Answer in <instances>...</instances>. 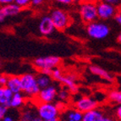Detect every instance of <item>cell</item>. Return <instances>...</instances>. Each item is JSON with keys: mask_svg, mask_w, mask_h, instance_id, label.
Segmentation results:
<instances>
[{"mask_svg": "<svg viewBox=\"0 0 121 121\" xmlns=\"http://www.w3.org/2000/svg\"><path fill=\"white\" fill-rule=\"evenodd\" d=\"M103 121H117L114 118L111 117V116H105Z\"/></svg>", "mask_w": 121, "mask_h": 121, "instance_id": "34", "label": "cell"}, {"mask_svg": "<svg viewBox=\"0 0 121 121\" xmlns=\"http://www.w3.org/2000/svg\"><path fill=\"white\" fill-rule=\"evenodd\" d=\"M16 113H17L16 112H14V113H10V112L9 111L8 113H7L1 120L2 121H18V120H20V115L18 116Z\"/></svg>", "mask_w": 121, "mask_h": 121, "instance_id": "23", "label": "cell"}, {"mask_svg": "<svg viewBox=\"0 0 121 121\" xmlns=\"http://www.w3.org/2000/svg\"><path fill=\"white\" fill-rule=\"evenodd\" d=\"M32 121H43V119H41L40 117H39L38 115H36V117L33 119V120Z\"/></svg>", "mask_w": 121, "mask_h": 121, "instance_id": "35", "label": "cell"}, {"mask_svg": "<svg viewBox=\"0 0 121 121\" xmlns=\"http://www.w3.org/2000/svg\"><path fill=\"white\" fill-rule=\"evenodd\" d=\"M97 104H98V103L95 98L90 97H80L75 102V109L79 110L82 113H85L86 112L97 108Z\"/></svg>", "mask_w": 121, "mask_h": 121, "instance_id": "8", "label": "cell"}, {"mask_svg": "<svg viewBox=\"0 0 121 121\" xmlns=\"http://www.w3.org/2000/svg\"><path fill=\"white\" fill-rule=\"evenodd\" d=\"M22 92L29 97H36L41 91L36 76L33 74H24L20 76Z\"/></svg>", "mask_w": 121, "mask_h": 121, "instance_id": "1", "label": "cell"}, {"mask_svg": "<svg viewBox=\"0 0 121 121\" xmlns=\"http://www.w3.org/2000/svg\"><path fill=\"white\" fill-rule=\"evenodd\" d=\"M86 2H91V3H95V4H97L99 2V0H85Z\"/></svg>", "mask_w": 121, "mask_h": 121, "instance_id": "37", "label": "cell"}, {"mask_svg": "<svg viewBox=\"0 0 121 121\" xmlns=\"http://www.w3.org/2000/svg\"><path fill=\"white\" fill-rule=\"evenodd\" d=\"M9 112V108L6 106H3V105H0V119H2L5 116V115L8 113Z\"/></svg>", "mask_w": 121, "mask_h": 121, "instance_id": "26", "label": "cell"}, {"mask_svg": "<svg viewBox=\"0 0 121 121\" xmlns=\"http://www.w3.org/2000/svg\"><path fill=\"white\" fill-rule=\"evenodd\" d=\"M115 117L118 121H121V105H119L115 110Z\"/></svg>", "mask_w": 121, "mask_h": 121, "instance_id": "29", "label": "cell"}, {"mask_svg": "<svg viewBox=\"0 0 121 121\" xmlns=\"http://www.w3.org/2000/svg\"><path fill=\"white\" fill-rule=\"evenodd\" d=\"M59 82L63 83L67 89L71 92H76L78 91V86L76 84V78L75 75H64L60 77L59 79Z\"/></svg>", "mask_w": 121, "mask_h": 121, "instance_id": "12", "label": "cell"}, {"mask_svg": "<svg viewBox=\"0 0 121 121\" xmlns=\"http://www.w3.org/2000/svg\"><path fill=\"white\" fill-rule=\"evenodd\" d=\"M8 81H9V76H7L5 75H1V77H0V86H1V87L6 86Z\"/></svg>", "mask_w": 121, "mask_h": 121, "instance_id": "27", "label": "cell"}, {"mask_svg": "<svg viewBox=\"0 0 121 121\" xmlns=\"http://www.w3.org/2000/svg\"><path fill=\"white\" fill-rule=\"evenodd\" d=\"M79 13L81 15V20L87 25L92 23L98 19L97 4L84 1L80 4Z\"/></svg>", "mask_w": 121, "mask_h": 121, "instance_id": "2", "label": "cell"}, {"mask_svg": "<svg viewBox=\"0 0 121 121\" xmlns=\"http://www.w3.org/2000/svg\"><path fill=\"white\" fill-rule=\"evenodd\" d=\"M62 75H63L62 71H61L59 68H55V69H52V75H51V77L54 79L55 81H59V79H60V77L62 76Z\"/></svg>", "mask_w": 121, "mask_h": 121, "instance_id": "25", "label": "cell"}, {"mask_svg": "<svg viewBox=\"0 0 121 121\" xmlns=\"http://www.w3.org/2000/svg\"><path fill=\"white\" fill-rule=\"evenodd\" d=\"M51 78L52 77L49 75H44V74H40L36 76V80H37V84H38L39 87L42 89H44L46 87H48L51 86Z\"/></svg>", "mask_w": 121, "mask_h": 121, "instance_id": "20", "label": "cell"}, {"mask_svg": "<svg viewBox=\"0 0 121 121\" xmlns=\"http://www.w3.org/2000/svg\"><path fill=\"white\" fill-rule=\"evenodd\" d=\"M114 20L119 26H121V11L120 12H118L117 14H116V15H115V17H114Z\"/></svg>", "mask_w": 121, "mask_h": 121, "instance_id": "32", "label": "cell"}, {"mask_svg": "<svg viewBox=\"0 0 121 121\" xmlns=\"http://www.w3.org/2000/svg\"><path fill=\"white\" fill-rule=\"evenodd\" d=\"M49 16L52 19L56 30H64L69 24V17L65 10L61 9H54L50 12Z\"/></svg>", "mask_w": 121, "mask_h": 121, "instance_id": "5", "label": "cell"}, {"mask_svg": "<svg viewBox=\"0 0 121 121\" xmlns=\"http://www.w3.org/2000/svg\"><path fill=\"white\" fill-rule=\"evenodd\" d=\"M37 115L43 120L58 118L59 114V106L53 103H41L36 107Z\"/></svg>", "mask_w": 121, "mask_h": 121, "instance_id": "4", "label": "cell"}, {"mask_svg": "<svg viewBox=\"0 0 121 121\" xmlns=\"http://www.w3.org/2000/svg\"><path fill=\"white\" fill-rule=\"evenodd\" d=\"M60 62L61 59L58 56H44L36 58L33 61V64L36 68H37L39 70H42L47 69H55L59 66Z\"/></svg>", "mask_w": 121, "mask_h": 121, "instance_id": "6", "label": "cell"}, {"mask_svg": "<svg viewBox=\"0 0 121 121\" xmlns=\"http://www.w3.org/2000/svg\"><path fill=\"white\" fill-rule=\"evenodd\" d=\"M25 103V97L21 92L19 93H14L11 102L9 104V108L16 109L20 108L24 105Z\"/></svg>", "mask_w": 121, "mask_h": 121, "instance_id": "17", "label": "cell"}, {"mask_svg": "<svg viewBox=\"0 0 121 121\" xmlns=\"http://www.w3.org/2000/svg\"><path fill=\"white\" fill-rule=\"evenodd\" d=\"M58 4H64V5H69L72 3V0H55Z\"/></svg>", "mask_w": 121, "mask_h": 121, "instance_id": "31", "label": "cell"}, {"mask_svg": "<svg viewBox=\"0 0 121 121\" xmlns=\"http://www.w3.org/2000/svg\"><path fill=\"white\" fill-rule=\"evenodd\" d=\"M43 121H59V118H53V119H47V120H43Z\"/></svg>", "mask_w": 121, "mask_h": 121, "instance_id": "38", "label": "cell"}, {"mask_svg": "<svg viewBox=\"0 0 121 121\" xmlns=\"http://www.w3.org/2000/svg\"><path fill=\"white\" fill-rule=\"evenodd\" d=\"M45 0H31V5L34 7H39L43 5Z\"/></svg>", "mask_w": 121, "mask_h": 121, "instance_id": "30", "label": "cell"}, {"mask_svg": "<svg viewBox=\"0 0 121 121\" xmlns=\"http://www.w3.org/2000/svg\"><path fill=\"white\" fill-rule=\"evenodd\" d=\"M86 33L91 38L102 40L110 33V28L107 24L100 21H94L86 26Z\"/></svg>", "mask_w": 121, "mask_h": 121, "instance_id": "3", "label": "cell"}, {"mask_svg": "<svg viewBox=\"0 0 121 121\" xmlns=\"http://www.w3.org/2000/svg\"><path fill=\"white\" fill-rule=\"evenodd\" d=\"M14 93L7 86L0 88V105L6 106L9 108V104Z\"/></svg>", "mask_w": 121, "mask_h": 121, "instance_id": "13", "label": "cell"}, {"mask_svg": "<svg viewBox=\"0 0 121 121\" xmlns=\"http://www.w3.org/2000/svg\"><path fill=\"white\" fill-rule=\"evenodd\" d=\"M36 115L31 108H25L20 113V121H32Z\"/></svg>", "mask_w": 121, "mask_h": 121, "instance_id": "19", "label": "cell"}, {"mask_svg": "<svg viewBox=\"0 0 121 121\" xmlns=\"http://www.w3.org/2000/svg\"><path fill=\"white\" fill-rule=\"evenodd\" d=\"M6 86L8 87V88H9L14 93L22 92L20 76H17V75L9 76V81H8Z\"/></svg>", "mask_w": 121, "mask_h": 121, "instance_id": "15", "label": "cell"}, {"mask_svg": "<svg viewBox=\"0 0 121 121\" xmlns=\"http://www.w3.org/2000/svg\"><path fill=\"white\" fill-rule=\"evenodd\" d=\"M69 97V91L68 89L62 88L58 91V98L59 100H60V102H65Z\"/></svg>", "mask_w": 121, "mask_h": 121, "instance_id": "22", "label": "cell"}, {"mask_svg": "<svg viewBox=\"0 0 121 121\" xmlns=\"http://www.w3.org/2000/svg\"><path fill=\"white\" fill-rule=\"evenodd\" d=\"M117 41H118V43H121V33H119V34L118 35V36H117Z\"/></svg>", "mask_w": 121, "mask_h": 121, "instance_id": "36", "label": "cell"}, {"mask_svg": "<svg viewBox=\"0 0 121 121\" xmlns=\"http://www.w3.org/2000/svg\"><path fill=\"white\" fill-rule=\"evenodd\" d=\"M108 98L113 103L121 105V91L114 90V91H110L108 94Z\"/></svg>", "mask_w": 121, "mask_h": 121, "instance_id": "21", "label": "cell"}, {"mask_svg": "<svg viewBox=\"0 0 121 121\" xmlns=\"http://www.w3.org/2000/svg\"><path fill=\"white\" fill-rule=\"evenodd\" d=\"M89 70L91 71V74H93L94 75L101 77V78L106 80L107 81H109V82L113 81V76L108 71L103 69L101 67L97 66V65H90L89 66Z\"/></svg>", "mask_w": 121, "mask_h": 121, "instance_id": "16", "label": "cell"}, {"mask_svg": "<svg viewBox=\"0 0 121 121\" xmlns=\"http://www.w3.org/2000/svg\"><path fill=\"white\" fill-rule=\"evenodd\" d=\"M82 0H72V3H81Z\"/></svg>", "mask_w": 121, "mask_h": 121, "instance_id": "39", "label": "cell"}, {"mask_svg": "<svg viewBox=\"0 0 121 121\" xmlns=\"http://www.w3.org/2000/svg\"><path fill=\"white\" fill-rule=\"evenodd\" d=\"M103 1L115 7H119V5H121V0H103Z\"/></svg>", "mask_w": 121, "mask_h": 121, "instance_id": "28", "label": "cell"}, {"mask_svg": "<svg viewBox=\"0 0 121 121\" xmlns=\"http://www.w3.org/2000/svg\"><path fill=\"white\" fill-rule=\"evenodd\" d=\"M83 113L77 109H70L65 113V121H82Z\"/></svg>", "mask_w": 121, "mask_h": 121, "instance_id": "18", "label": "cell"}, {"mask_svg": "<svg viewBox=\"0 0 121 121\" xmlns=\"http://www.w3.org/2000/svg\"><path fill=\"white\" fill-rule=\"evenodd\" d=\"M14 0H0V4L2 6L4 5H8V4H14Z\"/></svg>", "mask_w": 121, "mask_h": 121, "instance_id": "33", "label": "cell"}, {"mask_svg": "<svg viewBox=\"0 0 121 121\" xmlns=\"http://www.w3.org/2000/svg\"><path fill=\"white\" fill-rule=\"evenodd\" d=\"M55 30H56V28H55L54 24H53L52 19L49 15H45V16L41 18L38 25V30L42 36H51L54 32Z\"/></svg>", "mask_w": 121, "mask_h": 121, "instance_id": "10", "label": "cell"}, {"mask_svg": "<svg viewBox=\"0 0 121 121\" xmlns=\"http://www.w3.org/2000/svg\"><path fill=\"white\" fill-rule=\"evenodd\" d=\"M104 117L103 113L100 109L95 108L83 113L82 121H103Z\"/></svg>", "mask_w": 121, "mask_h": 121, "instance_id": "14", "label": "cell"}, {"mask_svg": "<svg viewBox=\"0 0 121 121\" xmlns=\"http://www.w3.org/2000/svg\"><path fill=\"white\" fill-rule=\"evenodd\" d=\"M14 4L20 7V8H26L30 4H31V0H14Z\"/></svg>", "mask_w": 121, "mask_h": 121, "instance_id": "24", "label": "cell"}, {"mask_svg": "<svg viewBox=\"0 0 121 121\" xmlns=\"http://www.w3.org/2000/svg\"><path fill=\"white\" fill-rule=\"evenodd\" d=\"M98 18L102 20H109V19L115 17L118 13L117 7L113 6L104 1H100L97 4Z\"/></svg>", "mask_w": 121, "mask_h": 121, "instance_id": "7", "label": "cell"}, {"mask_svg": "<svg viewBox=\"0 0 121 121\" xmlns=\"http://www.w3.org/2000/svg\"><path fill=\"white\" fill-rule=\"evenodd\" d=\"M22 10V8H20L16 4H11L8 5H4L0 9V22H4V20L8 17H13L18 15Z\"/></svg>", "mask_w": 121, "mask_h": 121, "instance_id": "11", "label": "cell"}, {"mask_svg": "<svg viewBox=\"0 0 121 121\" xmlns=\"http://www.w3.org/2000/svg\"><path fill=\"white\" fill-rule=\"evenodd\" d=\"M58 90L57 87L53 85L49 86L48 87H46L44 89H42L36 97L37 100L41 103H52L55 98L58 97Z\"/></svg>", "mask_w": 121, "mask_h": 121, "instance_id": "9", "label": "cell"}]
</instances>
